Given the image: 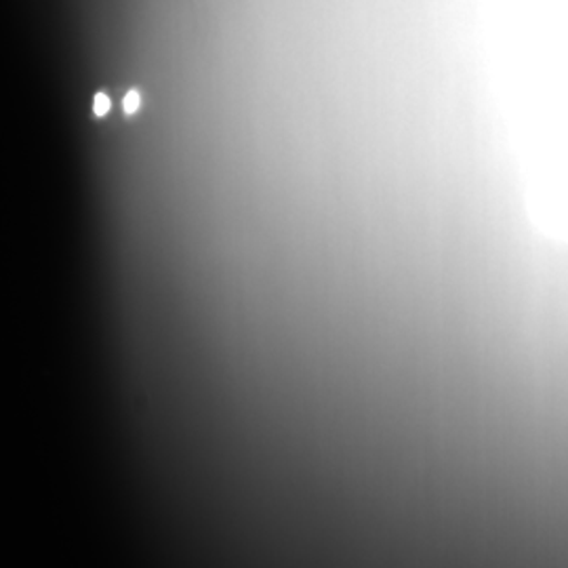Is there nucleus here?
Masks as SVG:
<instances>
[{
	"label": "nucleus",
	"mask_w": 568,
	"mask_h": 568,
	"mask_svg": "<svg viewBox=\"0 0 568 568\" xmlns=\"http://www.w3.org/2000/svg\"><path fill=\"white\" fill-rule=\"evenodd\" d=\"M140 93L138 91H131V93H126V98H124V110L131 114V112H135L138 108H140Z\"/></svg>",
	"instance_id": "nucleus-1"
},
{
	"label": "nucleus",
	"mask_w": 568,
	"mask_h": 568,
	"mask_svg": "<svg viewBox=\"0 0 568 568\" xmlns=\"http://www.w3.org/2000/svg\"><path fill=\"white\" fill-rule=\"evenodd\" d=\"M110 105H112L110 100H108L103 93H100V95L95 98V105H93V110H95V114H98V116H103L105 112H110Z\"/></svg>",
	"instance_id": "nucleus-2"
}]
</instances>
